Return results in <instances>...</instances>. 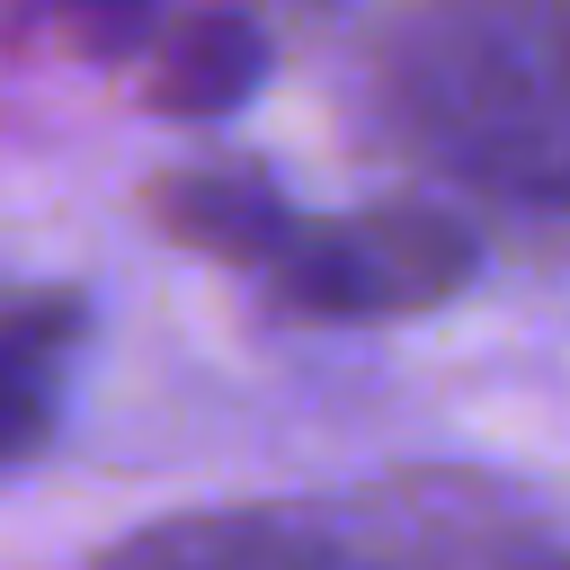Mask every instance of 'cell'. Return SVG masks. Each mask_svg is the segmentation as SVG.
<instances>
[{
    "mask_svg": "<svg viewBox=\"0 0 570 570\" xmlns=\"http://www.w3.org/2000/svg\"><path fill=\"white\" fill-rule=\"evenodd\" d=\"M463 276H472V232L428 196H383L338 223H303V240L267 285L303 321H401L463 294Z\"/></svg>",
    "mask_w": 570,
    "mask_h": 570,
    "instance_id": "cell-1",
    "label": "cell"
},
{
    "mask_svg": "<svg viewBox=\"0 0 570 570\" xmlns=\"http://www.w3.org/2000/svg\"><path fill=\"white\" fill-rule=\"evenodd\" d=\"M89 570H401L312 508H187L107 543Z\"/></svg>",
    "mask_w": 570,
    "mask_h": 570,
    "instance_id": "cell-2",
    "label": "cell"
},
{
    "mask_svg": "<svg viewBox=\"0 0 570 570\" xmlns=\"http://www.w3.org/2000/svg\"><path fill=\"white\" fill-rule=\"evenodd\" d=\"M142 214L196 249V258H223V267H258L276 276L285 249L303 240V214L285 205V187L249 160H187V169H160L142 187Z\"/></svg>",
    "mask_w": 570,
    "mask_h": 570,
    "instance_id": "cell-3",
    "label": "cell"
},
{
    "mask_svg": "<svg viewBox=\"0 0 570 570\" xmlns=\"http://www.w3.org/2000/svg\"><path fill=\"white\" fill-rule=\"evenodd\" d=\"M258 80H267V27L240 9H196L160 27L142 62V107L169 125H223L258 98Z\"/></svg>",
    "mask_w": 570,
    "mask_h": 570,
    "instance_id": "cell-4",
    "label": "cell"
},
{
    "mask_svg": "<svg viewBox=\"0 0 570 570\" xmlns=\"http://www.w3.org/2000/svg\"><path fill=\"white\" fill-rule=\"evenodd\" d=\"M89 330L80 294H9L0 303V472L36 463L62 419V374Z\"/></svg>",
    "mask_w": 570,
    "mask_h": 570,
    "instance_id": "cell-5",
    "label": "cell"
},
{
    "mask_svg": "<svg viewBox=\"0 0 570 570\" xmlns=\"http://www.w3.org/2000/svg\"><path fill=\"white\" fill-rule=\"evenodd\" d=\"M62 36H71L80 53H98V62H125V53H151V45H160V18H151V9H71Z\"/></svg>",
    "mask_w": 570,
    "mask_h": 570,
    "instance_id": "cell-6",
    "label": "cell"
}]
</instances>
